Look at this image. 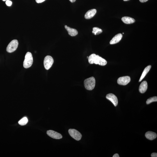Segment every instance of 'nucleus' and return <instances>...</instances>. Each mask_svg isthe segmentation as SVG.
<instances>
[{"instance_id":"7","label":"nucleus","mask_w":157,"mask_h":157,"mask_svg":"<svg viewBox=\"0 0 157 157\" xmlns=\"http://www.w3.org/2000/svg\"><path fill=\"white\" fill-rule=\"evenodd\" d=\"M47 133L49 137L53 139H59L62 138V136L60 133L52 130L48 131L47 132Z\"/></svg>"},{"instance_id":"24","label":"nucleus","mask_w":157,"mask_h":157,"mask_svg":"<svg viewBox=\"0 0 157 157\" xmlns=\"http://www.w3.org/2000/svg\"><path fill=\"white\" fill-rule=\"evenodd\" d=\"M151 156L152 157H157V153H153L151 154Z\"/></svg>"},{"instance_id":"15","label":"nucleus","mask_w":157,"mask_h":157,"mask_svg":"<svg viewBox=\"0 0 157 157\" xmlns=\"http://www.w3.org/2000/svg\"><path fill=\"white\" fill-rule=\"evenodd\" d=\"M151 68V65H149L147 66L144 69L143 72L142 73V75L140 79L139 82L141 81L144 78L145 76H146L147 74L148 73V72L150 70Z\"/></svg>"},{"instance_id":"4","label":"nucleus","mask_w":157,"mask_h":157,"mask_svg":"<svg viewBox=\"0 0 157 157\" xmlns=\"http://www.w3.org/2000/svg\"><path fill=\"white\" fill-rule=\"evenodd\" d=\"M54 63L53 58L51 56H47L44 58V68L47 70L50 69Z\"/></svg>"},{"instance_id":"17","label":"nucleus","mask_w":157,"mask_h":157,"mask_svg":"<svg viewBox=\"0 0 157 157\" xmlns=\"http://www.w3.org/2000/svg\"><path fill=\"white\" fill-rule=\"evenodd\" d=\"M28 122V119L26 117L23 118L18 122V123L21 125L23 126L26 125Z\"/></svg>"},{"instance_id":"2","label":"nucleus","mask_w":157,"mask_h":157,"mask_svg":"<svg viewBox=\"0 0 157 157\" xmlns=\"http://www.w3.org/2000/svg\"><path fill=\"white\" fill-rule=\"evenodd\" d=\"M33 58L31 53L28 52L26 54L23 62V66L25 69L31 67L33 63Z\"/></svg>"},{"instance_id":"28","label":"nucleus","mask_w":157,"mask_h":157,"mask_svg":"<svg viewBox=\"0 0 157 157\" xmlns=\"http://www.w3.org/2000/svg\"><path fill=\"white\" fill-rule=\"evenodd\" d=\"M129 1V0H123V1Z\"/></svg>"},{"instance_id":"27","label":"nucleus","mask_w":157,"mask_h":157,"mask_svg":"<svg viewBox=\"0 0 157 157\" xmlns=\"http://www.w3.org/2000/svg\"><path fill=\"white\" fill-rule=\"evenodd\" d=\"M69 1L70 2H72V3H73V2H75L76 0H69Z\"/></svg>"},{"instance_id":"21","label":"nucleus","mask_w":157,"mask_h":157,"mask_svg":"<svg viewBox=\"0 0 157 157\" xmlns=\"http://www.w3.org/2000/svg\"><path fill=\"white\" fill-rule=\"evenodd\" d=\"M100 57L99 56L96 55L95 58L94 64H98V62H99Z\"/></svg>"},{"instance_id":"1","label":"nucleus","mask_w":157,"mask_h":157,"mask_svg":"<svg viewBox=\"0 0 157 157\" xmlns=\"http://www.w3.org/2000/svg\"><path fill=\"white\" fill-rule=\"evenodd\" d=\"M85 88L88 90H92L94 88L95 84V80L94 77H91L87 79L84 82Z\"/></svg>"},{"instance_id":"6","label":"nucleus","mask_w":157,"mask_h":157,"mask_svg":"<svg viewBox=\"0 0 157 157\" xmlns=\"http://www.w3.org/2000/svg\"><path fill=\"white\" fill-rule=\"evenodd\" d=\"M130 81L131 78L129 76H123L118 79L117 83L120 85H126L129 83Z\"/></svg>"},{"instance_id":"14","label":"nucleus","mask_w":157,"mask_h":157,"mask_svg":"<svg viewBox=\"0 0 157 157\" xmlns=\"http://www.w3.org/2000/svg\"><path fill=\"white\" fill-rule=\"evenodd\" d=\"M123 22L126 24H130L134 23L135 20L134 19L128 17H124L122 18Z\"/></svg>"},{"instance_id":"23","label":"nucleus","mask_w":157,"mask_h":157,"mask_svg":"<svg viewBox=\"0 0 157 157\" xmlns=\"http://www.w3.org/2000/svg\"><path fill=\"white\" fill-rule=\"evenodd\" d=\"M45 1L46 0H36L37 3H42Z\"/></svg>"},{"instance_id":"8","label":"nucleus","mask_w":157,"mask_h":157,"mask_svg":"<svg viewBox=\"0 0 157 157\" xmlns=\"http://www.w3.org/2000/svg\"><path fill=\"white\" fill-rule=\"evenodd\" d=\"M106 98L113 103L115 106L116 107L118 104V99L116 96L112 93H109L106 95Z\"/></svg>"},{"instance_id":"13","label":"nucleus","mask_w":157,"mask_h":157,"mask_svg":"<svg viewBox=\"0 0 157 157\" xmlns=\"http://www.w3.org/2000/svg\"><path fill=\"white\" fill-rule=\"evenodd\" d=\"M145 137L147 139L150 140H153L156 139L157 137L156 133L151 131H148L145 134Z\"/></svg>"},{"instance_id":"18","label":"nucleus","mask_w":157,"mask_h":157,"mask_svg":"<svg viewBox=\"0 0 157 157\" xmlns=\"http://www.w3.org/2000/svg\"><path fill=\"white\" fill-rule=\"evenodd\" d=\"M96 55L95 54H92L88 57V62L90 64H94L95 58Z\"/></svg>"},{"instance_id":"26","label":"nucleus","mask_w":157,"mask_h":157,"mask_svg":"<svg viewBox=\"0 0 157 157\" xmlns=\"http://www.w3.org/2000/svg\"><path fill=\"white\" fill-rule=\"evenodd\" d=\"M113 157H119V156L118 154H114L113 156Z\"/></svg>"},{"instance_id":"22","label":"nucleus","mask_w":157,"mask_h":157,"mask_svg":"<svg viewBox=\"0 0 157 157\" xmlns=\"http://www.w3.org/2000/svg\"><path fill=\"white\" fill-rule=\"evenodd\" d=\"M6 4L7 6H10L12 4V2L9 0H7L6 1Z\"/></svg>"},{"instance_id":"25","label":"nucleus","mask_w":157,"mask_h":157,"mask_svg":"<svg viewBox=\"0 0 157 157\" xmlns=\"http://www.w3.org/2000/svg\"><path fill=\"white\" fill-rule=\"evenodd\" d=\"M139 1L140 2L143 3V2H146L148 1V0H139Z\"/></svg>"},{"instance_id":"19","label":"nucleus","mask_w":157,"mask_h":157,"mask_svg":"<svg viewBox=\"0 0 157 157\" xmlns=\"http://www.w3.org/2000/svg\"><path fill=\"white\" fill-rule=\"evenodd\" d=\"M107 62L106 60L100 57L98 64L102 66H104L107 64Z\"/></svg>"},{"instance_id":"5","label":"nucleus","mask_w":157,"mask_h":157,"mask_svg":"<svg viewBox=\"0 0 157 157\" xmlns=\"http://www.w3.org/2000/svg\"><path fill=\"white\" fill-rule=\"evenodd\" d=\"M69 132L70 135L76 140H79L81 139L82 135L78 130L74 129H70Z\"/></svg>"},{"instance_id":"9","label":"nucleus","mask_w":157,"mask_h":157,"mask_svg":"<svg viewBox=\"0 0 157 157\" xmlns=\"http://www.w3.org/2000/svg\"><path fill=\"white\" fill-rule=\"evenodd\" d=\"M96 12L97 10L95 9L89 10L85 14V18L86 19H90L95 15Z\"/></svg>"},{"instance_id":"3","label":"nucleus","mask_w":157,"mask_h":157,"mask_svg":"<svg viewBox=\"0 0 157 157\" xmlns=\"http://www.w3.org/2000/svg\"><path fill=\"white\" fill-rule=\"evenodd\" d=\"M18 42L17 40H14L11 41L7 47L6 50L8 53H11L14 52L17 49Z\"/></svg>"},{"instance_id":"12","label":"nucleus","mask_w":157,"mask_h":157,"mask_svg":"<svg viewBox=\"0 0 157 157\" xmlns=\"http://www.w3.org/2000/svg\"><path fill=\"white\" fill-rule=\"evenodd\" d=\"M147 88V84L146 81H144L140 84L139 87V92L144 93L146 92Z\"/></svg>"},{"instance_id":"16","label":"nucleus","mask_w":157,"mask_h":157,"mask_svg":"<svg viewBox=\"0 0 157 157\" xmlns=\"http://www.w3.org/2000/svg\"><path fill=\"white\" fill-rule=\"evenodd\" d=\"M102 32V29L97 27H94L93 28V33L95 35L99 34Z\"/></svg>"},{"instance_id":"29","label":"nucleus","mask_w":157,"mask_h":157,"mask_svg":"<svg viewBox=\"0 0 157 157\" xmlns=\"http://www.w3.org/2000/svg\"><path fill=\"white\" fill-rule=\"evenodd\" d=\"M2 1H6L7 0H2Z\"/></svg>"},{"instance_id":"11","label":"nucleus","mask_w":157,"mask_h":157,"mask_svg":"<svg viewBox=\"0 0 157 157\" xmlns=\"http://www.w3.org/2000/svg\"><path fill=\"white\" fill-rule=\"evenodd\" d=\"M65 27L68 32V34L70 35L74 36H76L78 34V32L76 29L68 27L67 25H65Z\"/></svg>"},{"instance_id":"10","label":"nucleus","mask_w":157,"mask_h":157,"mask_svg":"<svg viewBox=\"0 0 157 157\" xmlns=\"http://www.w3.org/2000/svg\"><path fill=\"white\" fill-rule=\"evenodd\" d=\"M123 37V35L121 34H118L116 35L112 39L110 43V44H114L118 43L120 41Z\"/></svg>"},{"instance_id":"20","label":"nucleus","mask_w":157,"mask_h":157,"mask_svg":"<svg viewBox=\"0 0 157 157\" xmlns=\"http://www.w3.org/2000/svg\"><path fill=\"white\" fill-rule=\"evenodd\" d=\"M157 101V97L156 96H154L149 98L147 100L146 103L147 104H148L151 103L152 102Z\"/></svg>"}]
</instances>
